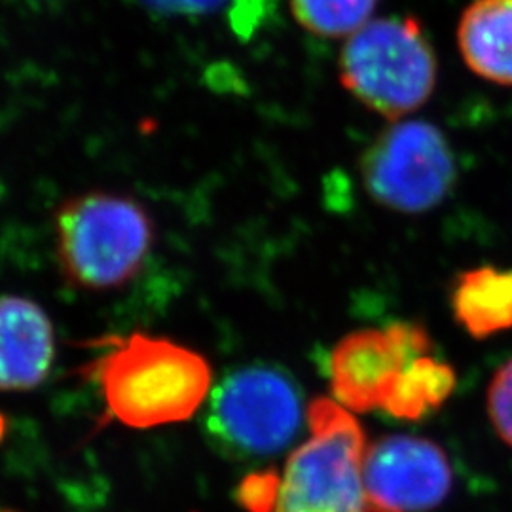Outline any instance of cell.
I'll return each mask as SVG.
<instances>
[{"instance_id": "1", "label": "cell", "mask_w": 512, "mask_h": 512, "mask_svg": "<svg viewBox=\"0 0 512 512\" xmlns=\"http://www.w3.org/2000/svg\"><path fill=\"white\" fill-rule=\"evenodd\" d=\"M92 370L107 414L131 429L190 420L213 382L211 365L198 351L141 332L110 338Z\"/></svg>"}, {"instance_id": "12", "label": "cell", "mask_w": 512, "mask_h": 512, "mask_svg": "<svg viewBox=\"0 0 512 512\" xmlns=\"http://www.w3.org/2000/svg\"><path fill=\"white\" fill-rule=\"evenodd\" d=\"M458 384L456 370L433 353H423L404 366L384 408L393 418L418 421L440 410Z\"/></svg>"}, {"instance_id": "5", "label": "cell", "mask_w": 512, "mask_h": 512, "mask_svg": "<svg viewBox=\"0 0 512 512\" xmlns=\"http://www.w3.org/2000/svg\"><path fill=\"white\" fill-rule=\"evenodd\" d=\"M302 423L293 380L272 366H245L209 395L205 427L232 458H268L287 448Z\"/></svg>"}, {"instance_id": "6", "label": "cell", "mask_w": 512, "mask_h": 512, "mask_svg": "<svg viewBox=\"0 0 512 512\" xmlns=\"http://www.w3.org/2000/svg\"><path fill=\"white\" fill-rule=\"evenodd\" d=\"M359 169L368 196L404 215L435 209L458 179L446 135L423 120L391 122L363 152Z\"/></svg>"}, {"instance_id": "2", "label": "cell", "mask_w": 512, "mask_h": 512, "mask_svg": "<svg viewBox=\"0 0 512 512\" xmlns=\"http://www.w3.org/2000/svg\"><path fill=\"white\" fill-rule=\"evenodd\" d=\"M55 255L65 279L82 291L122 289L141 274L154 243V222L126 194L92 190L55 211Z\"/></svg>"}, {"instance_id": "18", "label": "cell", "mask_w": 512, "mask_h": 512, "mask_svg": "<svg viewBox=\"0 0 512 512\" xmlns=\"http://www.w3.org/2000/svg\"><path fill=\"white\" fill-rule=\"evenodd\" d=\"M0 512H12V511H4V509H0Z\"/></svg>"}, {"instance_id": "15", "label": "cell", "mask_w": 512, "mask_h": 512, "mask_svg": "<svg viewBox=\"0 0 512 512\" xmlns=\"http://www.w3.org/2000/svg\"><path fill=\"white\" fill-rule=\"evenodd\" d=\"M279 492V476L256 475L245 480L239 499L251 512H272Z\"/></svg>"}, {"instance_id": "4", "label": "cell", "mask_w": 512, "mask_h": 512, "mask_svg": "<svg viewBox=\"0 0 512 512\" xmlns=\"http://www.w3.org/2000/svg\"><path fill=\"white\" fill-rule=\"evenodd\" d=\"M306 418L310 439L287 461L272 512H372L363 484L368 444L353 412L321 397Z\"/></svg>"}, {"instance_id": "14", "label": "cell", "mask_w": 512, "mask_h": 512, "mask_svg": "<svg viewBox=\"0 0 512 512\" xmlns=\"http://www.w3.org/2000/svg\"><path fill=\"white\" fill-rule=\"evenodd\" d=\"M488 414L499 439L512 448V359L497 368L490 382Z\"/></svg>"}, {"instance_id": "17", "label": "cell", "mask_w": 512, "mask_h": 512, "mask_svg": "<svg viewBox=\"0 0 512 512\" xmlns=\"http://www.w3.org/2000/svg\"><path fill=\"white\" fill-rule=\"evenodd\" d=\"M260 4H264V0H234L230 21L234 25V31L241 37L249 38L255 31V25L264 12H255L253 8Z\"/></svg>"}, {"instance_id": "8", "label": "cell", "mask_w": 512, "mask_h": 512, "mask_svg": "<svg viewBox=\"0 0 512 512\" xmlns=\"http://www.w3.org/2000/svg\"><path fill=\"white\" fill-rule=\"evenodd\" d=\"M363 484L372 512H427L448 497L454 473L437 442L393 435L368 444Z\"/></svg>"}, {"instance_id": "3", "label": "cell", "mask_w": 512, "mask_h": 512, "mask_svg": "<svg viewBox=\"0 0 512 512\" xmlns=\"http://www.w3.org/2000/svg\"><path fill=\"white\" fill-rule=\"evenodd\" d=\"M340 82L363 107L397 122L435 92L439 59L414 16L370 19L346 40Z\"/></svg>"}, {"instance_id": "7", "label": "cell", "mask_w": 512, "mask_h": 512, "mask_svg": "<svg viewBox=\"0 0 512 512\" xmlns=\"http://www.w3.org/2000/svg\"><path fill=\"white\" fill-rule=\"evenodd\" d=\"M433 353L429 332L416 323L355 330L330 353V389L349 412L382 410L404 366Z\"/></svg>"}, {"instance_id": "9", "label": "cell", "mask_w": 512, "mask_h": 512, "mask_svg": "<svg viewBox=\"0 0 512 512\" xmlns=\"http://www.w3.org/2000/svg\"><path fill=\"white\" fill-rule=\"evenodd\" d=\"M54 325L37 302L0 296V393L29 391L54 365Z\"/></svg>"}, {"instance_id": "11", "label": "cell", "mask_w": 512, "mask_h": 512, "mask_svg": "<svg viewBox=\"0 0 512 512\" xmlns=\"http://www.w3.org/2000/svg\"><path fill=\"white\" fill-rule=\"evenodd\" d=\"M454 319L484 340L512 329V268L476 266L456 277L450 291Z\"/></svg>"}, {"instance_id": "10", "label": "cell", "mask_w": 512, "mask_h": 512, "mask_svg": "<svg viewBox=\"0 0 512 512\" xmlns=\"http://www.w3.org/2000/svg\"><path fill=\"white\" fill-rule=\"evenodd\" d=\"M458 48L471 73L512 88V0H473L459 18Z\"/></svg>"}, {"instance_id": "16", "label": "cell", "mask_w": 512, "mask_h": 512, "mask_svg": "<svg viewBox=\"0 0 512 512\" xmlns=\"http://www.w3.org/2000/svg\"><path fill=\"white\" fill-rule=\"evenodd\" d=\"M148 12L158 16H207L228 0H137Z\"/></svg>"}, {"instance_id": "13", "label": "cell", "mask_w": 512, "mask_h": 512, "mask_svg": "<svg viewBox=\"0 0 512 512\" xmlns=\"http://www.w3.org/2000/svg\"><path fill=\"white\" fill-rule=\"evenodd\" d=\"M380 0H291L296 23L321 38H349L372 19Z\"/></svg>"}]
</instances>
